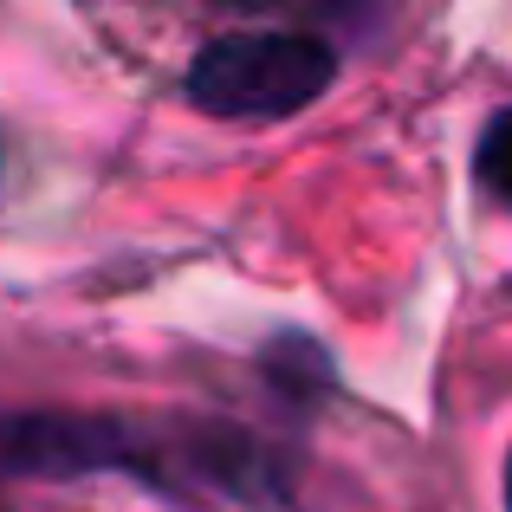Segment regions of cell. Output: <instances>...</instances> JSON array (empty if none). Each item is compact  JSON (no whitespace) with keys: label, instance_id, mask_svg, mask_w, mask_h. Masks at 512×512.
I'll return each instance as SVG.
<instances>
[{"label":"cell","instance_id":"obj_1","mask_svg":"<svg viewBox=\"0 0 512 512\" xmlns=\"http://www.w3.org/2000/svg\"><path fill=\"white\" fill-rule=\"evenodd\" d=\"M338 78V52L312 33H227L188 65V98L214 117H292Z\"/></svg>","mask_w":512,"mask_h":512},{"label":"cell","instance_id":"obj_2","mask_svg":"<svg viewBox=\"0 0 512 512\" xmlns=\"http://www.w3.org/2000/svg\"><path fill=\"white\" fill-rule=\"evenodd\" d=\"M156 454L104 415H0V480L20 474H104L130 467L150 474Z\"/></svg>","mask_w":512,"mask_h":512},{"label":"cell","instance_id":"obj_3","mask_svg":"<svg viewBox=\"0 0 512 512\" xmlns=\"http://www.w3.org/2000/svg\"><path fill=\"white\" fill-rule=\"evenodd\" d=\"M480 182L512 201V111H500L480 137Z\"/></svg>","mask_w":512,"mask_h":512},{"label":"cell","instance_id":"obj_4","mask_svg":"<svg viewBox=\"0 0 512 512\" xmlns=\"http://www.w3.org/2000/svg\"><path fill=\"white\" fill-rule=\"evenodd\" d=\"M506 512H512V454H506Z\"/></svg>","mask_w":512,"mask_h":512}]
</instances>
